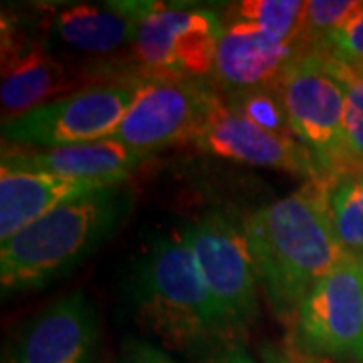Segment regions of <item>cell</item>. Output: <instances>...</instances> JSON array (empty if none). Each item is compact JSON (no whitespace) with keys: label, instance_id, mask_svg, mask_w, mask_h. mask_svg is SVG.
<instances>
[{"label":"cell","instance_id":"4","mask_svg":"<svg viewBox=\"0 0 363 363\" xmlns=\"http://www.w3.org/2000/svg\"><path fill=\"white\" fill-rule=\"evenodd\" d=\"M281 93L293 133L309 152L325 186L347 176L343 154L345 93L333 61L307 49L286 69Z\"/></svg>","mask_w":363,"mask_h":363},{"label":"cell","instance_id":"15","mask_svg":"<svg viewBox=\"0 0 363 363\" xmlns=\"http://www.w3.org/2000/svg\"><path fill=\"white\" fill-rule=\"evenodd\" d=\"M59 47L89 57H107L131 47L135 33L133 2L55 6L45 21Z\"/></svg>","mask_w":363,"mask_h":363},{"label":"cell","instance_id":"10","mask_svg":"<svg viewBox=\"0 0 363 363\" xmlns=\"http://www.w3.org/2000/svg\"><path fill=\"white\" fill-rule=\"evenodd\" d=\"M192 143L212 156L281 169L301 180H307V184H323L315 162L298 140L279 138L260 130L245 117L234 113L216 93L208 104L204 119Z\"/></svg>","mask_w":363,"mask_h":363},{"label":"cell","instance_id":"21","mask_svg":"<svg viewBox=\"0 0 363 363\" xmlns=\"http://www.w3.org/2000/svg\"><path fill=\"white\" fill-rule=\"evenodd\" d=\"M362 9L363 2L359 0H309L305 2L298 39L307 49H315Z\"/></svg>","mask_w":363,"mask_h":363},{"label":"cell","instance_id":"17","mask_svg":"<svg viewBox=\"0 0 363 363\" xmlns=\"http://www.w3.org/2000/svg\"><path fill=\"white\" fill-rule=\"evenodd\" d=\"M228 23H245L259 28L277 43L298 39L305 2L301 0H245L230 6Z\"/></svg>","mask_w":363,"mask_h":363},{"label":"cell","instance_id":"24","mask_svg":"<svg viewBox=\"0 0 363 363\" xmlns=\"http://www.w3.org/2000/svg\"><path fill=\"white\" fill-rule=\"evenodd\" d=\"M214 363H255L247 355V351L240 347H230L228 351H224L220 357Z\"/></svg>","mask_w":363,"mask_h":363},{"label":"cell","instance_id":"25","mask_svg":"<svg viewBox=\"0 0 363 363\" xmlns=\"http://www.w3.org/2000/svg\"><path fill=\"white\" fill-rule=\"evenodd\" d=\"M355 71H357V73H359V75H362V77H363V67H359V69H355Z\"/></svg>","mask_w":363,"mask_h":363},{"label":"cell","instance_id":"8","mask_svg":"<svg viewBox=\"0 0 363 363\" xmlns=\"http://www.w3.org/2000/svg\"><path fill=\"white\" fill-rule=\"evenodd\" d=\"M297 343L315 355L359 357L363 350V257L347 255L305 295L295 317Z\"/></svg>","mask_w":363,"mask_h":363},{"label":"cell","instance_id":"3","mask_svg":"<svg viewBox=\"0 0 363 363\" xmlns=\"http://www.w3.org/2000/svg\"><path fill=\"white\" fill-rule=\"evenodd\" d=\"M133 303L150 333L178 350L228 331L182 230L157 234L143 248Z\"/></svg>","mask_w":363,"mask_h":363},{"label":"cell","instance_id":"16","mask_svg":"<svg viewBox=\"0 0 363 363\" xmlns=\"http://www.w3.org/2000/svg\"><path fill=\"white\" fill-rule=\"evenodd\" d=\"M99 188L51 174L0 166V240L13 238L65 200Z\"/></svg>","mask_w":363,"mask_h":363},{"label":"cell","instance_id":"26","mask_svg":"<svg viewBox=\"0 0 363 363\" xmlns=\"http://www.w3.org/2000/svg\"><path fill=\"white\" fill-rule=\"evenodd\" d=\"M357 359H362L363 362V350H362V353H359V357H357Z\"/></svg>","mask_w":363,"mask_h":363},{"label":"cell","instance_id":"13","mask_svg":"<svg viewBox=\"0 0 363 363\" xmlns=\"http://www.w3.org/2000/svg\"><path fill=\"white\" fill-rule=\"evenodd\" d=\"M307 45L301 39L277 43L255 26L226 23L214 59V79L226 95L281 87L286 69Z\"/></svg>","mask_w":363,"mask_h":363},{"label":"cell","instance_id":"1","mask_svg":"<svg viewBox=\"0 0 363 363\" xmlns=\"http://www.w3.org/2000/svg\"><path fill=\"white\" fill-rule=\"evenodd\" d=\"M327 188L309 182L255 210L242 224L259 285L283 321H295L309 289L350 255L333 230Z\"/></svg>","mask_w":363,"mask_h":363},{"label":"cell","instance_id":"11","mask_svg":"<svg viewBox=\"0 0 363 363\" xmlns=\"http://www.w3.org/2000/svg\"><path fill=\"white\" fill-rule=\"evenodd\" d=\"M73 77L45 40L25 35L14 23H2V121L73 93Z\"/></svg>","mask_w":363,"mask_h":363},{"label":"cell","instance_id":"7","mask_svg":"<svg viewBox=\"0 0 363 363\" xmlns=\"http://www.w3.org/2000/svg\"><path fill=\"white\" fill-rule=\"evenodd\" d=\"M180 230L226 329L250 323L259 315V279L245 228L212 214L184 224Z\"/></svg>","mask_w":363,"mask_h":363},{"label":"cell","instance_id":"2","mask_svg":"<svg viewBox=\"0 0 363 363\" xmlns=\"http://www.w3.org/2000/svg\"><path fill=\"white\" fill-rule=\"evenodd\" d=\"M131 208V192L107 186L75 196L0 245L2 297L51 285L109 240Z\"/></svg>","mask_w":363,"mask_h":363},{"label":"cell","instance_id":"19","mask_svg":"<svg viewBox=\"0 0 363 363\" xmlns=\"http://www.w3.org/2000/svg\"><path fill=\"white\" fill-rule=\"evenodd\" d=\"M224 104L233 109L234 113L245 117L247 121L255 123L260 130L274 133L279 138H295L291 121L286 116L285 101L281 87H267V89L242 91L226 95Z\"/></svg>","mask_w":363,"mask_h":363},{"label":"cell","instance_id":"23","mask_svg":"<svg viewBox=\"0 0 363 363\" xmlns=\"http://www.w3.org/2000/svg\"><path fill=\"white\" fill-rule=\"evenodd\" d=\"M119 363H174L162 350L145 341H130L119 357Z\"/></svg>","mask_w":363,"mask_h":363},{"label":"cell","instance_id":"22","mask_svg":"<svg viewBox=\"0 0 363 363\" xmlns=\"http://www.w3.org/2000/svg\"><path fill=\"white\" fill-rule=\"evenodd\" d=\"M315 51L325 52L327 57L351 69L363 67V9L335 33H331L319 47H315Z\"/></svg>","mask_w":363,"mask_h":363},{"label":"cell","instance_id":"9","mask_svg":"<svg viewBox=\"0 0 363 363\" xmlns=\"http://www.w3.org/2000/svg\"><path fill=\"white\" fill-rule=\"evenodd\" d=\"M212 95L194 79L143 77L135 101L109 138L145 157L192 142Z\"/></svg>","mask_w":363,"mask_h":363},{"label":"cell","instance_id":"20","mask_svg":"<svg viewBox=\"0 0 363 363\" xmlns=\"http://www.w3.org/2000/svg\"><path fill=\"white\" fill-rule=\"evenodd\" d=\"M331 61L345 93L343 154H345L347 176L363 174V77L355 69L341 65L335 59Z\"/></svg>","mask_w":363,"mask_h":363},{"label":"cell","instance_id":"12","mask_svg":"<svg viewBox=\"0 0 363 363\" xmlns=\"http://www.w3.org/2000/svg\"><path fill=\"white\" fill-rule=\"evenodd\" d=\"M97 313L85 293H69L35 315L14 350V363H93Z\"/></svg>","mask_w":363,"mask_h":363},{"label":"cell","instance_id":"6","mask_svg":"<svg viewBox=\"0 0 363 363\" xmlns=\"http://www.w3.org/2000/svg\"><path fill=\"white\" fill-rule=\"evenodd\" d=\"M142 79L95 83L2 121L4 142L33 147H65L109 138L135 101Z\"/></svg>","mask_w":363,"mask_h":363},{"label":"cell","instance_id":"14","mask_svg":"<svg viewBox=\"0 0 363 363\" xmlns=\"http://www.w3.org/2000/svg\"><path fill=\"white\" fill-rule=\"evenodd\" d=\"M143 160L147 157L111 138L37 152H26L25 147L2 150V166L51 174L65 180L95 184L101 188L123 184L140 168Z\"/></svg>","mask_w":363,"mask_h":363},{"label":"cell","instance_id":"5","mask_svg":"<svg viewBox=\"0 0 363 363\" xmlns=\"http://www.w3.org/2000/svg\"><path fill=\"white\" fill-rule=\"evenodd\" d=\"M131 51L154 77L196 79L212 73L222 25L216 11L172 4L135 2Z\"/></svg>","mask_w":363,"mask_h":363},{"label":"cell","instance_id":"18","mask_svg":"<svg viewBox=\"0 0 363 363\" xmlns=\"http://www.w3.org/2000/svg\"><path fill=\"white\" fill-rule=\"evenodd\" d=\"M331 224L345 252L363 257V174L343 176L327 188Z\"/></svg>","mask_w":363,"mask_h":363}]
</instances>
